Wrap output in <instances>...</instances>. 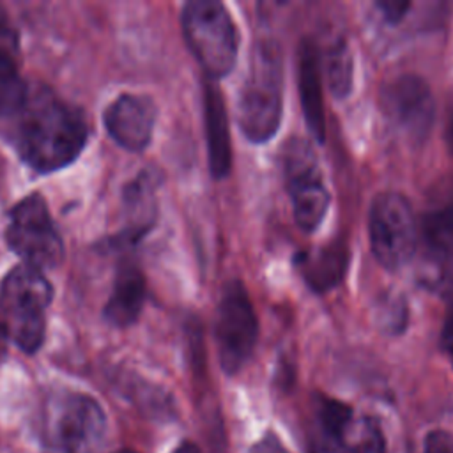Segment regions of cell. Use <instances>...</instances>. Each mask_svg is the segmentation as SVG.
<instances>
[{
    "label": "cell",
    "mask_w": 453,
    "mask_h": 453,
    "mask_svg": "<svg viewBox=\"0 0 453 453\" xmlns=\"http://www.w3.org/2000/svg\"><path fill=\"white\" fill-rule=\"evenodd\" d=\"M18 115L16 147L34 170L50 173L71 165L81 154L88 127L78 106L50 90H39L28 97Z\"/></svg>",
    "instance_id": "obj_1"
},
{
    "label": "cell",
    "mask_w": 453,
    "mask_h": 453,
    "mask_svg": "<svg viewBox=\"0 0 453 453\" xmlns=\"http://www.w3.org/2000/svg\"><path fill=\"white\" fill-rule=\"evenodd\" d=\"M283 65L276 42H257L250 73L237 97L235 117L242 134L253 143H264L274 136L283 108Z\"/></svg>",
    "instance_id": "obj_2"
},
{
    "label": "cell",
    "mask_w": 453,
    "mask_h": 453,
    "mask_svg": "<svg viewBox=\"0 0 453 453\" xmlns=\"http://www.w3.org/2000/svg\"><path fill=\"white\" fill-rule=\"evenodd\" d=\"M51 297L53 287L48 278L27 264L12 267L2 281L4 333L27 354H34L42 345Z\"/></svg>",
    "instance_id": "obj_3"
},
{
    "label": "cell",
    "mask_w": 453,
    "mask_h": 453,
    "mask_svg": "<svg viewBox=\"0 0 453 453\" xmlns=\"http://www.w3.org/2000/svg\"><path fill=\"white\" fill-rule=\"evenodd\" d=\"M188 48L212 80L226 76L237 60L239 32L228 9L218 0H191L182 7Z\"/></svg>",
    "instance_id": "obj_4"
},
{
    "label": "cell",
    "mask_w": 453,
    "mask_h": 453,
    "mask_svg": "<svg viewBox=\"0 0 453 453\" xmlns=\"http://www.w3.org/2000/svg\"><path fill=\"white\" fill-rule=\"evenodd\" d=\"M106 416L88 395H57L42 418L44 453H90L103 439Z\"/></svg>",
    "instance_id": "obj_5"
},
{
    "label": "cell",
    "mask_w": 453,
    "mask_h": 453,
    "mask_svg": "<svg viewBox=\"0 0 453 453\" xmlns=\"http://www.w3.org/2000/svg\"><path fill=\"white\" fill-rule=\"evenodd\" d=\"M5 241L23 264L39 271L55 267L64 257L62 237L46 200L37 193L25 196L11 209Z\"/></svg>",
    "instance_id": "obj_6"
},
{
    "label": "cell",
    "mask_w": 453,
    "mask_h": 453,
    "mask_svg": "<svg viewBox=\"0 0 453 453\" xmlns=\"http://www.w3.org/2000/svg\"><path fill=\"white\" fill-rule=\"evenodd\" d=\"M370 246L379 264L396 271L409 264L418 248V225L411 203L395 191L377 195L368 219Z\"/></svg>",
    "instance_id": "obj_7"
},
{
    "label": "cell",
    "mask_w": 453,
    "mask_h": 453,
    "mask_svg": "<svg viewBox=\"0 0 453 453\" xmlns=\"http://www.w3.org/2000/svg\"><path fill=\"white\" fill-rule=\"evenodd\" d=\"M214 333L221 368L230 375L237 373L251 357L258 338L257 315L241 281H230L223 288Z\"/></svg>",
    "instance_id": "obj_8"
},
{
    "label": "cell",
    "mask_w": 453,
    "mask_h": 453,
    "mask_svg": "<svg viewBox=\"0 0 453 453\" xmlns=\"http://www.w3.org/2000/svg\"><path fill=\"white\" fill-rule=\"evenodd\" d=\"M380 108L389 122L409 140L425 142L435 117V101L428 83L412 73H403L380 88Z\"/></svg>",
    "instance_id": "obj_9"
},
{
    "label": "cell",
    "mask_w": 453,
    "mask_h": 453,
    "mask_svg": "<svg viewBox=\"0 0 453 453\" xmlns=\"http://www.w3.org/2000/svg\"><path fill=\"white\" fill-rule=\"evenodd\" d=\"M421 278L442 294H453V203L430 212L421 234Z\"/></svg>",
    "instance_id": "obj_10"
},
{
    "label": "cell",
    "mask_w": 453,
    "mask_h": 453,
    "mask_svg": "<svg viewBox=\"0 0 453 453\" xmlns=\"http://www.w3.org/2000/svg\"><path fill=\"white\" fill-rule=\"evenodd\" d=\"M156 106L150 97L140 94H120L104 110L108 134L131 152L143 150L154 131Z\"/></svg>",
    "instance_id": "obj_11"
},
{
    "label": "cell",
    "mask_w": 453,
    "mask_h": 453,
    "mask_svg": "<svg viewBox=\"0 0 453 453\" xmlns=\"http://www.w3.org/2000/svg\"><path fill=\"white\" fill-rule=\"evenodd\" d=\"M203 113L209 168L212 177L223 179L232 168V145L226 104L221 90L214 83H207L203 88Z\"/></svg>",
    "instance_id": "obj_12"
},
{
    "label": "cell",
    "mask_w": 453,
    "mask_h": 453,
    "mask_svg": "<svg viewBox=\"0 0 453 453\" xmlns=\"http://www.w3.org/2000/svg\"><path fill=\"white\" fill-rule=\"evenodd\" d=\"M299 96L306 124L313 136L322 142L326 134V115L322 101L320 81V58L319 51L310 41H303L299 46Z\"/></svg>",
    "instance_id": "obj_13"
},
{
    "label": "cell",
    "mask_w": 453,
    "mask_h": 453,
    "mask_svg": "<svg viewBox=\"0 0 453 453\" xmlns=\"http://www.w3.org/2000/svg\"><path fill=\"white\" fill-rule=\"evenodd\" d=\"M297 226L313 232L327 214L329 193L322 182L320 170L285 179Z\"/></svg>",
    "instance_id": "obj_14"
},
{
    "label": "cell",
    "mask_w": 453,
    "mask_h": 453,
    "mask_svg": "<svg viewBox=\"0 0 453 453\" xmlns=\"http://www.w3.org/2000/svg\"><path fill=\"white\" fill-rule=\"evenodd\" d=\"M145 301V280L142 271L133 265L126 264L119 269L113 290L110 299L104 306V319L117 327H127L142 313Z\"/></svg>",
    "instance_id": "obj_15"
},
{
    "label": "cell",
    "mask_w": 453,
    "mask_h": 453,
    "mask_svg": "<svg viewBox=\"0 0 453 453\" xmlns=\"http://www.w3.org/2000/svg\"><path fill=\"white\" fill-rule=\"evenodd\" d=\"M347 264L349 251L345 244L342 241H333L303 255L301 269L306 283L313 290L326 292L343 280L347 273Z\"/></svg>",
    "instance_id": "obj_16"
},
{
    "label": "cell",
    "mask_w": 453,
    "mask_h": 453,
    "mask_svg": "<svg viewBox=\"0 0 453 453\" xmlns=\"http://www.w3.org/2000/svg\"><path fill=\"white\" fill-rule=\"evenodd\" d=\"M340 453H386V439L373 418H352L336 439H327Z\"/></svg>",
    "instance_id": "obj_17"
},
{
    "label": "cell",
    "mask_w": 453,
    "mask_h": 453,
    "mask_svg": "<svg viewBox=\"0 0 453 453\" xmlns=\"http://www.w3.org/2000/svg\"><path fill=\"white\" fill-rule=\"evenodd\" d=\"M324 67L331 92L336 97H347L354 83V58L345 41H336L327 48Z\"/></svg>",
    "instance_id": "obj_18"
},
{
    "label": "cell",
    "mask_w": 453,
    "mask_h": 453,
    "mask_svg": "<svg viewBox=\"0 0 453 453\" xmlns=\"http://www.w3.org/2000/svg\"><path fill=\"white\" fill-rule=\"evenodd\" d=\"M28 101V85L19 74L16 58L0 57V115L19 113Z\"/></svg>",
    "instance_id": "obj_19"
},
{
    "label": "cell",
    "mask_w": 453,
    "mask_h": 453,
    "mask_svg": "<svg viewBox=\"0 0 453 453\" xmlns=\"http://www.w3.org/2000/svg\"><path fill=\"white\" fill-rule=\"evenodd\" d=\"M407 320V308L402 296H388L384 304L379 308V324L386 333H402Z\"/></svg>",
    "instance_id": "obj_20"
},
{
    "label": "cell",
    "mask_w": 453,
    "mask_h": 453,
    "mask_svg": "<svg viewBox=\"0 0 453 453\" xmlns=\"http://www.w3.org/2000/svg\"><path fill=\"white\" fill-rule=\"evenodd\" d=\"M18 32L9 18V12L0 5V57L16 58L18 57Z\"/></svg>",
    "instance_id": "obj_21"
},
{
    "label": "cell",
    "mask_w": 453,
    "mask_h": 453,
    "mask_svg": "<svg viewBox=\"0 0 453 453\" xmlns=\"http://www.w3.org/2000/svg\"><path fill=\"white\" fill-rule=\"evenodd\" d=\"M423 453H453V435L444 430H434L426 435Z\"/></svg>",
    "instance_id": "obj_22"
},
{
    "label": "cell",
    "mask_w": 453,
    "mask_h": 453,
    "mask_svg": "<svg viewBox=\"0 0 453 453\" xmlns=\"http://www.w3.org/2000/svg\"><path fill=\"white\" fill-rule=\"evenodd\" d=\"M377 7L382 11V14L386 16L388 21L398 23L405 16L411 4L402 2V0H384V2H377Z\"/></svg>",
    "instance_id": "obj_23"
},
{
    "label": "cell",
    "mask_w": 453,
    "mask_h": 453,
    "mask_svg": "<svg viewBox=\"0 0 453 453\" xmlns=\"http://www.w3.org/2000/svg\"><path fill=\"white\" fill-rule=\"evenodd\" d=\"M250 453H290V451L281 444V441L276 435L265 434L262 439H258L251 446Z\"/></svg>",
    "instance_id": "obj_24"
},
{
    "label": "cell",
    "mask_w": 453,
    "mask_h": 453,
    "mask_svg": "<svg viewBox=\"0 0 453 453\" xmlns=\"http://www.w3.org/2000/svg\"><path fill=\"white\" fill-rule=\"evenodd\" d=\"M442 347L444 350L453 357V308L448 311V317L444 320L442 327Z\"/></svg>",
    "instance_id": "obj_25"
},
{
    "label": "cell",
    "mask_w": 453,
    "mask_h": 453,
    "mask_svg": "<svg viewBox=\"0 0 453 453\" xmlns=\"http://www.w3.org/2000/svg\"><path fill=\"white\" fill-rule=\"evenodd\" d=\"M444 136H446L448 150H449L451 156H453V90H451L449 101H448V115H446V131H444Z\"/></svg>",
    "instance_id": "obj_26"
},
{
    "label": "cell",
    "mask_w": 453,
    "mask_h": 453,
    "mask_svg": "<svg viewBox=\"0 0 453 453\" xmlns=\"http://www.w3.org/2000/svg\"><path fill=\"white\" fill-rule=\"evenodd\" d=\"M173 453H200V449H198L196 444L186 441V442H182L180 446H177V448L173 449Z\"/></svg>",
    "instance_id": "obj_27"
},
{
    "label": "cell",
    "mask_w": 453,
    "mask_h": 453,
    "mask_svg": "<svg viewBox=\"0 0 453 453\" xmlns=\"http://www.w3.org/2000/svg\"><path fill=\"white\" fill-rule=\"evenodd\" d=\"M115 453H138V451H134V449H127V448H124V449H119V451H115Z\"/></svg>",
    "instance_id": "obj_28"
}]
</instances>
